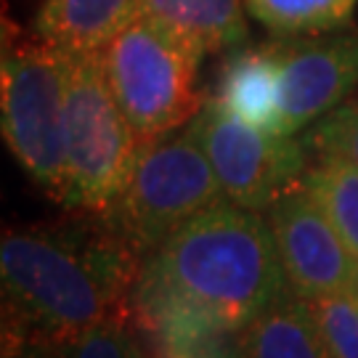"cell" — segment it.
Listing matches in <instances>:
<instances>
[{"instance_id": "9c48e42d", "label": "cell", "mask_w": 358, "mask_h": 358, "mask_svg": "<svg viewBox=\"0 0 358 358\" xmlns=\"http://www.w3.org/2000/svg\"><path fill=\"white\" fill-rule=\"evenodd\" d=\"M279 136H294L343 106L358 85V35H308L276 43Z\"/></svg>"}, {"instance_id": "8992f818", "label": "cell", "mask_w": 358, "mask_h": 358, "mask_svg": "<svg viewBox=\"0 0 358 358\" xmlns=\"http://www.w3.org/2000/svg\"><path fill=\"white\" fill-rule=\"evenodd\" d=\"M99 56L141 146L186 128L205 106L196 90L199 59L143 16L120 29Z\"/></svg>"}, {"instance_id": "4fadbf2b", "label": "cell", "mask_w": 358, "mask_h": 358, "mask_svg": "<svg viewBox=\"0 0 358 358\" xmlns=\"http://www.w3.org/2000/svg\"><path fill=\"white\" fill-rule=\"evenodd\" d=\"M236 337L244 358H329L310 303L292 287H284Z\"/></svg>"}, {"instance_id": "e0dca14e", "label": "cell", "mask_w": 358, "mask_h": 358, "mask_svg": "<svg viewBox=\"0 0 358 358\" xmlns=\"http://www.w3.org/2000/svg\"><path fill=\"white\" fill-rule=\"evenodd\" d=\"M64 358H143V348L133 321L112 319L66 343Z\"/></svg>"}, {"instance_id": "5b68a950", "label": "cell", "mask_w": 358, "mask_h": 358, "mask_svg": "<svg viewBox=\"0 0 358 358\" xmlns=\"http://www.w3.org/2000/svg\"><path fill=\"white\" fill-rule=\"evenodd\" d=\"M220 202L226 194L189 122L180 133L143 143L125 189L103 217L143 260L183 223Z\"/></svg>"}, {"instance_id": "44dd1931", "label": "cell", "mask_w": 358, "mask_h": 358, "mask_svg": "<svg viewBox=\"0 0 358 358\" xmlns=\"http://www.w3.org/2000/svg\"><path fill=\"white\" fill-rule=\"evenodd\" d=\"M353 292H356V297H358V268H356V282H353Z\"/></svg>"}, {"instance_id": "2e32d148", "label": "cell", "mask_w": 358, "mask_h": 358, "mask_svg": "<svg viewBox=\"0 0 358 358\" xmlns=\"http://www.w3.org/2000/svg\"><path fill=\"white\" fill-rule=\"evenodd\" d=\"M329 358H358V297L353 289L308 300Z\"/></svg>"}, {"instance_id": "7a4b0ae2", "label": "cell", "mask_w": 358, "mask_h": 358, "mask_svg": "<svg viewBox=\"0 0 358 358\" xmlns=\"http://www.w3.org/2000/svg\"><path fill=\"white\" fill-rule=\"evenodd\" d=\"M138 276L196 308L229 334H239L287 287L266 215L220 202L183 223Z\"/></svg>"}, {"instance_id": "52a82bcc", "label": "cell", "mask_w": 358, "mask_h": 358, "mask_svg": "<svg viewBox=\"0 0 358 358\" xmlns=\"http://www.w3.org/2000/svg\"><path fill=\"white\" fill-rule=\"evenodd\" d=\"M192 128L205 146L226 199L234 205L266 213L303 183L310 152L294 136L247 125L215 101H205Z\"/></svg>"}, {"instance_id": "d6986e66", "label": "cell", "mask_w": 358, "mask_h": 358, "mask_svg": "<svg viewBox=\"0 0 358 358\" xmlns=\"http://www.w3.org/2000/svg\"><path fill=\"white\" fill-rule=\"evenodd\" d=\"M3 358H64V345L3 334Z\"/></svg>"}, {"instance_id": "30bf717a", "label": "cell", "mask_w": 358, "mask_h": 358, "mask_svg": "<svg viewBox=\"0 0 358 358\" xmlns=\"http://www.w3.org/2000/svg\"><path fill=\"white\" fill-rule=\"evenodd\" d=\"M244 0H141V16L178 40L202 62L239 48L247 35Z\"/></svg>"}, {"instance_id": "ffe728a7", "label": "cell", "mask_w": 358, "mask_h": 358, "mask_svg": "<svg viewBox=\"0 0 358 358\" xmlns=\"http://www.w3.org/2000/svg\"><path fill=\"white\" fill-rule=\"evenodd\" d=\"M192 358H244L242 345H239V337H226V340H217L213 345L202 348L199 353H194Z\"/></svg>"}, {"instance_id": "7c38bea8", "label": "cell", "mask_w": 358, "mask_h": 358, "mask_svg": "<svg viewBox=\"0 0 358 358\" xmlns=\"http://www.w3.org/2000/svg\"><path fill=\"white\" fill-rule=\"evenodd\" d=\"M138 16L141 0H40L35 32L64 53H93Z\"/></svg>"}, {"instance_id": "ac0fdd59", "label": "cell", "mask_w": 358, "mask_h": 358, "mask_svg": "<svg viewBox=\"0 0 358 358\" xmlns=\"http://www.w3.org/2000/svg\"><path fill=\"white\" fill-rule=\"evenodd\" d=\"M310 154H337L358 165V103L337 106L308 128L303 138Z\"/></svg>"}, {"instance_id": "5bb4252c", "label": "cell", "mask_w": 358, "mask_h": 358, "mask_svg": "<svg viewBox=\"0 0 358 358\" xmlns=\"http://www.w3.org/2000/svg\"><path fill=\"white\" fill-rule=\"evenodd\" d=\"M303 186L358 257V165L337 154H310Z\"/></svg>"}, {"instance_id": "6da1fadb", "label": "cell", "mask_w": 358, "mask_h": 358, "mask_svg": "<svg viewBox=\"0 0 358 358\" xmlns=\"http://www.w3.org/2000/svg\"><path fill=\"white\" fill-rule=\"evenodd\" d=\"M141 255L103 215L11 226L0 242L3 334L72 343L130 319Z\"/></svg>"}, {"instance_id": "8fae6325", "label": "cell", "mask_w": 358, "mask_h": 358, "mask_svg": "<svg viewBox=\"0 0 358 358\" xmlns=\"http://www.w3.org/2000/svg\"><path fill=\"white\" fill-rule=\"evenodd\" d=\"M213 101L247 125L279 136L282 85H279V48L252 45L234 51L220 66Z\"/></svg>"}, {"instance_id": "3957f363", "label": "cell", "mask_w": 358, "mask_h": 358, "mask_svg": "<svg viewBox=\"0 0 358 358\" xmlns=\"http://www.w3.org/2000/svg\"><path fill=\"white\" fill-rule=\"evenodd\" d=\"M3 138L43 192L66 205V53L3 19Z\"/></svg>"}, {"instance_id": "277c9868", "label": "cell", "mask_w": 358, "mask_h": 358, "mask_svg": "<svg viewBox=\"0 0 358 358\" xmlns=\"http://www.w3.org/2000/svg\"><path fill=\"white\" fill-rule=\"evenodd\" d=\"M66 205L106 215L122 194L141 141L106 83L99 51L66 53Z\"/></svg>"}, {"instance_id": "ba28073f", "label": "cell", "mask_w": 358, "mask_h": 358, "mask_svg": "<svg viewBox=\"0 0 358 358\" xmlns=\"http://www.w3.org/2000/svg\"><path fill=\"white\" fill-rule=\"evenodd\" d=\"M287 287L306 300L348 292L356 282L358 257L306 186H294L266 210Z\"/></svg>"}, {"instance_id": "9a60e30c", "label": "cell", "mask_w": 358, "mask_h": 358, "mask_svg": "<svg viewBox=\"0 0 358 358\" xmlns=\"http://www.w3.org/2000/svg\"><path fill=\"white\" fill-rule=\"evenodd\" d=\"M247 13L282 38L324 35L350 19L358 0H244Z\"/></svg>"}]
</instances>
